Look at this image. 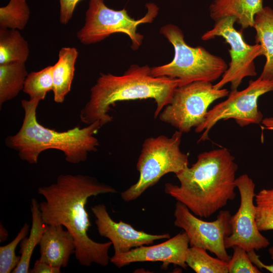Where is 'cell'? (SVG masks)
<instances>
[{"instance_id": "6da1fadb", "label": "cell", "mask_w": 273, "mask_h": 273, "mask_svg": "<svg viewBox=\"0 0 273 273\" xmlns=\"http://www.w3.org/2000/svg\"><path fill=\"white\" fill-rule=\"evenodd\" d=\"M117 192L95 177L80 174H60L55 183L38 189V194L45 199L39 203L43 222L61 224L70 232L76 244L75 258L82 265L94 263L106 266L110 261L111 242L99 243L88 236L92 224L85 205L92 196Z\"/></svg>"}, {"instance_id": "7a4b0ae2", "label": "cell", "mask_w": 273, "mask_h": 273, "mask_svg": "<svg viewBox=\"0 0 273 273\" xmlns=\"http://www.w3.org/2000/svg\"><path fill=\"white\" fill-rule=\"evenodd\" d=\"M238 166L226 148L200 153L196 162L175 174L179 185L165 184L164 192L196 216L208 218L236 197Z\"/></svg>"}, {"instance_id": "3957f363", "label": "cell", "mask_w": 273, "mask_h": 273, "mask_svg": "<svg viewBox=\"0 0 273 273\" xmlns=\"http://www.w3.org/2000/svg\"><path fill=\"white\" fill-rule=\"evenodd\" d=\"M148 65H132L123 75L101 73L90 88L89 99L80 112L81 122L87 125L97 121L102 126L111 122V106L119 101L153 99L156 103L154 117L171 101L178 86V79L154 77Z\"/></svg>"}, {"instance_id": "277c9868", "label": "cell", "mask_w": 273, "mask_h": 273, "mask_svg": "<svg viewBox=\"0 0 273 273\" xmlns=\"http://www.w3.org/2000/svg\"><path fill=\"white\" fill-rule=\"evenodd\" d=\"M39 102L37 99L21 100L24 111L21 127L17 133L5 139L6 146L17 152L21 160L36 164L42 152L56 149L64 153L67 162L78 164L85 161L89 153L97 151L100 143L95 134L102 127L99 121L64 131L46 127L36 118Z\"/></svg>"}, {"instance_id": "5b68a950", "label": "cell", "mask_w": 273, "mask_h": 273, "mask_svg": "<svg viewBox=\"0 0 273 273\" xmlns=\"http://www.w3.org/2000/svg\"><path fill=\"white\" fill-rule=\"evenodd\" d=\"M160 33L172 44L174 56L168 64L152 67L150 73L153 76L178 79L180 86L198 81L213 82L228 69V65L220 57L201 46L192 47L187 44L178 26L165 25L160 28Z\"/></svg>"}, {"instance_id": "8992f818", "label": "cell", "mask_w": 273, "mask_h": 273, "mask_svg": "<svg viewBox=\"0 0 273 273\" xmlns=\"http://www.w3.org/2000/svg\"><path fill=\"white\" fill-rule=\"evenodd\" d=\"M183 132L176 130L171 137L161 135L146 139L136 163L140 173L135 184L121 193L125 202L134 200L156 184L166 174H177L188 166V154L180 150Z\"/></svg>"}, {"instance_id": "52a82bcc", "label": "cell", "mask_w": 273, "mask_h": 273, "mask_svg": "<svg viewBox=\"0 0 273 273\" xmlns=\"http://www.w3.org/2000/svg\"><path fill=\"white\" fill-rule=\"evenodd\" d=\"M146 15L140 19L131 18L125 9L115 10L108 8L104 0H90L86 12L84 26L77 33L80 42L88 45L100 42L111 34L121 32L128 35L131 48L136 50L141 46L143 35L137 32L141 24L152 23L157 16L159 8L153 3L146 4Z\"/></svg>"}, {"instance_id": "ba28073f", "label": "cell", "mask_w": 273, "mask_h": 273, "mask_svg": "<svg viewBox=\"0 0 273 273\" xmlns=\"http://www.w3.org/2000/svg\"><path fill=\"white\" fill-rule=\"evenodd\" d=\"M226 88L216 89L211 82L198 81L178 86L171 101L159 115V119L188 133L205 120L209 106L229 95Z\"/></svg>"}, {"instance_id": "9c48e42d", "label": "cell", "mask_w": 273, "mask_h": 273, "mask_svg": "<svg viewBox=\"0 0 273 273\" xmlns=\"http://www.w3.org/2000/svg\"><path fill=\"white\" fill-rule=\"evenodd\" d=\"M273 92V80L258 77L250 80L243 90H231L228 98L208 111L204 121L195 128V132H203L198 143L209 140V132L221 120L234 119L241 127L251 124H259L263 114L258 109V100L263 94Z\"/></svg>"}, {"instance_id": "30bf717a", "label": "cell", "mask_w": 273, "mask_h": 273, "mask_svg": "<svg viewBox=\"0 0 273 273\" xmlns=\"http://www.w3.org/2000/svg\"><path fill=\"white\" fill-rule=\"evenodd\" d=\"M236 19L226 17L215 21L213 27L205 32L201 37L203 40L222 37L230 46L231 61L221 79L213 85L215 89H221L231 83V90H237L243 79L257 74L254 60L264 56V50L260 44L250 45L244 39L243 29L237 30L234 27Z\"/></svg>"}, {"instance_id": "8fae6325", "label": "cell", "mask_w": 273, "mask_h": 273, "mask_svg": "<svg viewBox=\"0 0 273 273\" xmlns=\"http://www.w3.org/2000/svg\"><path fill=\"white\" fill-rule=\"evenodd\" d=\"M173 214L174 225L184 231L190 246L202 248L223 261L230 260L224 243L231 234L232 215L229 210H220L215 220L207 221L196 217L186 205L177 201Z\"/></svg>"}, {"instance_id": "7c38bea8", "label": "cell", "mask_w": 273, "mask_h": 273, "mask_svg": "<svg viewBox=\"0 0 273 273\" xmlns=\"http://www.w3.org/2000/svg\"><path fill=\"white\" fill-rule=\"evenodd\" d=\"M240 196V204L237 212L230 220L231 234L224 241L226 249L238 246L247 252L258 250L269 245V241L258 230L256 221L254 204L255 185L247 174L235 180Z\"/></svg>"}, {"instance_id": "4fadbf2b", "label": "cell", "mask_w": 273, "mask_h": 273, "mask_svg": "<svg viewBox=\"0 0 273 273\" xmlns=\"http://www.w3.org/2000/svg\"><path fill=\"white\" fill-rule=\"evenodd\" d=\"M91 210L96 218L95 223L99 235L111 242L114 254L126 252L132 248L151 244L156 240L170 238L168 233L150 234L137 230L125 222L115 221L104 204L94 205Z\"/></svg>"}, {"instance_id": "5bb4252c", "label": "cell", "mask_w": 273, "mask_h": 273, "mask_svg": "<svg viewBox=\"0 0 273 273\" xmlns=\"http://www.w3.org/2000/svg\"><path fill=\"white\" fill-rule=\"evenodd\" d=\"M189 245L188 237L184 231L157 245H143L126 252L114 254L110 260L118 268L134 262L161 261L164 267L173 264L186 269V256Z\"/></svg>"}, {"instance_id": "9a60e30c", "label": "cell", "mask_w": 273, "mask_h": 273, "mask_svg": "<svg viewBox=\"0 0 273 273\" xmlns=\"http://www.w3.org/2000/svg\"><path fill=\"white\" fill-rule=\"evenodd\" d=\"M39 245V259L60 268L67 267L76 250L73 236L61 224H45Z\"/></svg>"}, {"instance_id": "2e32d148", "label": "cell", "mask_w": 273, "mask_h": 273, "mask_svg": "<svg viewBox=\"0 0 273 273\" xmlns=\"http://www.w3.org/2000/svg\"><path fill=\"white\" fill-rule=\"evenodd\" d=\"M263 8V0H213L209 6V13L215 22L233 17L244 29L253 27L255 16Z\"/></svg>"}, {"instance_id": "e0dca14e", "label": "cell", "mask_w": 273, "mask_h": 273, "mask_svg": "<svg viewBox=\"0 0 273 273\" xmlns=\"http://www.w3.org/2000/svg\"><path fill=\"white\" fill-rule=\"evenodd\" d=\"M78 56V51L74 47H63L59 52L53 70L54 101L57 103L64 102L71 90Z\"/></svg>"}, {"instance_id": "ac0fdd59", "label": "cell", "mask_w": 273, "mask_h": 273, "mask_svg": "<svg viewBox=\"0 0 273 273\" xmlns=\"http://www.w3.org/2000/svg\"><path fill=\"white\" fill-rule=\"evenodd\" d=\"M253 27L256 32L255 43L263 48L266 58L259 77L273 80V9L263 7L255 15Z\"/></svg>"}, {"instance_id": "d6986e66", "label": "cell", "mask_w": 273, "mask_h": 273, "mask_svg": "<svg viewBox=\"0 0 273 273\" xmlns=\"http://www.w3.org/2000/svg\"><path fill=\"white\" fill-rule=\"evenodd\" d=\"M30 209L32 225L28 237L24 238L21 243V258L13 273L29 272V264L32 253L36 246L39 244L42 235L45 224L41 218L39 203L35 198L31 199Z\"/></svg>"}, {"instance_id": "ffe728a7", "label": "cell", "mask_w": 273, "mask_h": 273, "mask_svg": "<svg viewBox=\"0 0 273 273\" xmlns=\"http://www.w3.org/2000/svg\"><path fill=\"white\" fill-rule=\"evenodd\" d=\"M25 62L0 64V108L23 90L28 73Z\"/></svg>"}, {"instance_id": "44dd1931", "label": "cell", "mask_w": 273, "mask_h": 273, "mask_svg": "<svg viewBox=\"0 0 273 273\" xmlns=\"http://www.w3.org/2000/svg\"><path fill=\"white\" fill-rule=\"evenodd\" d=\"M29 54L28 42L19 30L0 28V64L25 63Z\"/></svg>"}, {"instance_id": "7402d4cb", "label": "cell", "mask_w": 273, "mask_h": 273, "mask_svg": "<svg viewBox=\"0 0 273 273\" xmlns=\"http://www.w3.org/2000/svg\"><path fill=\"white\" fill-rule=\"evenodd\" d=\"M186 263L196 273H229L228 262L211 256L199 247L188 248Z\"/></svg>"}, {"instance_id": "603a6c76", "label": "cell", "mask_w": 273, "mask_h": 273, "mask_svg": "<svg viewBox=\"0 0 273 273\" xmlns=\"http://www.w3.org/2000/svg\"><path fill=\"white\" fill-rule=\"evenodd\" d=\"M30 14L26 0H10L7 5L0 8V28L23 30Z\"/></svg>"}, {"instance_id": "cb8c5ba5", "label": "cell", "mask_w": 273, "mask_h": 273, "mask_svg": "<svg viewBox=\"0 0 273 273\" xmlns=\"http://www.w3.org/2000/svg\"><path fill=\"white\" fill-rule=\"evenodd\" d=\"M53 66H49L36 72H31L27 76L23 89L30 100L44 99L47 94L53 89Z\"/></svg>"}, {"instance_id": "d4e9b609", "label": "cell", "mask_w": 273, "mask_h": 273, "mask_svg": "<svg viewBox=\"0 0 273 273\" xmlns=\"http://www.w3.org/2000/svg\"><path fill=\"white\" fill-rule=\"evenodd\" d=\"M256 221L260 232L273 230V189L255 194Z\"/></svg>"}, {"instance_id": "484cf974", "label": "cell", "mask_w": 273, "mask_h": 273, "mask_svg": "<svg viewBox=\"0 0 273 273\" xmlns=\"http://www.w3.org/2000/svg\"><path fill=\"white\" fill-rule=\"evenodd\" d=\"M29 225L26 222L21 229L17 236L10 243L0 247V272L10 273L17 267L21 258L16 255L15 250L18 244L26 237Z\"/></svg>"}, {"instance_id": "4316f807", "label": "cell", "mask_w": 273, "mask_h": 273, "mask_svg": "<svg viewBox=\"0 0 273 273\" xmlns=\"http://www.w3.org/2000/svg\"><path fill=\"white\" fill-rule=\"evenodd\" d=\"M233 253L228 261L229 273H260L251 261L247 252L238 246L232 247Z\"/></svg>"}, {"instance_id": "83f0119b", "label": "cell", "mask_w": 273, "mask_h": 273, "mask_svg": "<svg viewBox=\"0 0 273 273\" xmlns=\"http://www.w3.org/2000/svg\"><path fill=\"white\" fill-rule=\"evenodd\" d=\"M81 0H59L60 22L62 24H67L72 18L74 11L77 3Z\"/></svg>"}, {"instance_id": "f1b7e54d", "label": "cell", "mask_w": 273, "mask_h": 273, "mask_svg": "<svg viewBox=\"0 0 273 273\" xmlns=\"http://www.w3.org/2000/svg\"><path fill=\"white\" fill-rule=\"evenodd\" d=\"M60 268L52 266L51 265L37 259L33 267L29 269L30 273H59Z\"/></svg>"}, {"instance_id": "f546056e", "label": "cell", "mask_w": 273, "mask_h": 273, "mask_svg": "<svg viewBox=\"0 0 273 273\" xmlns=\"http://www.w3.org/2000/svg\"><path fill=\"white\" fill-rule=\"evenodd\" d=\"M255 250L247 252L249 257L252 263L259 269L264 268L273 273V264L267 265L263 263L259 258V256L256 254Z\"/></svg>"}, {"instance_id": "4dcf8cb0", "label": "cell", "mask_w": 273, "mask_h": 273, "mask_svg": "<svg viewBox=\"0 0 273 273\" xmlns=\"http://www.w3.org/2000/svg\"><path fill=\"white\" fill-rule=\"evenodd\" d=\"M265 129L273 130V117L263 118L261 122Z\"/></svg>"}, {"instance_id": "1f68e13d", "label": "cell", "mask_w": 273, "mask_h": 273, "mask_svg": "<svg viewBox=\"0 0 273 273\" xmlns=\"http://www.w3.org/2000/svg\"><path fill=\"white\" fill-rule=\"evenodd\" d=\"M8 236V232L6 228L1 224L0 226V242H3L5 241Z\"/></svg>"}, {"instance_id": "d6a6232c", "label": "cell", "mask_w": 273, "mask_h": 273, "mask_svg": "<svg viewBox=\"0 0 273 273\" xmlns=\"http://www.w3.org/2000/svg\"><path fill=\"white\" fill-rule=\"evenodd\" d=\"M268 252L271 258L273 260V245L269 248Z\"/></svg>"}]
</instances>
